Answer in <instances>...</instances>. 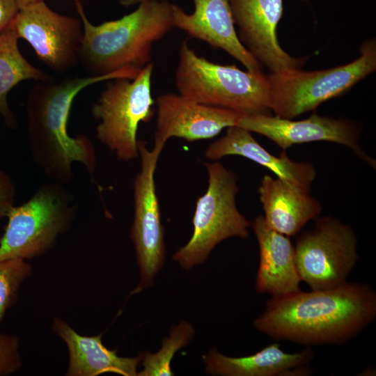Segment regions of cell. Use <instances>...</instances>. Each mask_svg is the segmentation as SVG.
Wrapping results in <instances>:
<instances>
[{"instance_id":"6da1fadb","label":"cell","mask_w":376,"mask_h":376,"mask_svg":"<svg viewBox=\"0 0 376 376\" xmlns=\"http://www.w3.org/2000/svg\"><path fill=\"white\" fill-rule=\"evenodd\" d=\"M376 318V293L368 284L347 283L272 297L256 318L257 330L276 340L307 347L343 345Z\"/></svg>"},{"instance_id":"7a4b0ae2","label":"cell","mask_w":376,"mask_h":376,"mask_svg":"<svg viewBox=\"0 0 376 376\" xmlns=\"http://www.w3.org/2000/svg\"><path fill=\"white\" fill-rule=\"evenodd\" d=\"M123 70L104 76L68 77L59 81H37L26 101L27 136L33 161L51 181L72 182L74 162L81 164L93 176L97 166L94 146L84 134L68 133V120L73 100L85 88L103 81L130 79Z\"/></svg>"},{"instance_id":"3957f363","label":"cell","mask_w":376,"mask_h":376,"mask_svg":"<svg viewBox=\"0 0 376 376\" xmlns=\"http://www.w3.org/2000/svg\"><path fill=\"white\" fill-rule=\"evenodd\" d=\"M83 25L79 63L89 76L141 71L151 63L152 46L173 28V4L148 0L133 12L100 24L88 19L81 0H73Z\"/></svg>"},{"instance_id":"277c9868","label":"cell","mask_w":376,"mask_h":376,"mask_svg":"<svg viewBox=\"0 0 376 376\" xmlns=\"http://www.w3.org/2000/svg\"><path fill=\"white\" fill-rule=\"evenodd\" d=\"M175 83L180 95L198 103L244 115L271 112L267 75L210 61L198 56L187 40L179 49Z\"/></svg>"},{"instance_id":"5b68a950","label":"cell","mask_w":376,"mask_h":376,"mask_svg":"<svg viewBox=\"0 0 376 376\" xmlns=\"http://www.w3.org/2000/svg\"><path fill=\"white\" fill-rule=\"evenodd\" d=\"M77 211V199L65 185L52 181L42 185L7 214L0 238V260H27L47 253L70 229Z\"/></svg>"},{"instance_id":"8992f818","label":"cell","mask_w":376,"mask_h":376,"mask_svg":"<svg viewBox=\"0 0 376 376\" xmlns=\"http://www.w3.org/2000/svg\"><path fill=\"white\" fill-rule=\"evenodd\" d=\"M375 70L376 42L372 38L363 42L359 57L347 64L313 71L288 68L271 72L267 75L270 110L280 118L293 119L348 91Z\"/></svg>"},{"instance_id":"52a82bcc","label":"cell","mask_w":376,"mask_h":376,"mask_svg":"<svg viewBox=\"0 0 376 376\" xmlns=\"http://www.w3.org/2000/svg\"><path fill=\"white\" fill-rule=\"evenodd\" d=\"M208 185L196 201L189 242L173 256L184 269L203 263L213 249L232 237L246 238L251 223L238 210V178L221 162H205Z\"/></svg>"},{"instance_id":"ba28073f","label":"cell","mask_w":376,"mask_h":376,"mask_svg":"<svg viewBox=\"0 0 376 376\" xmlns=\"http://www.w3.org/2000/svg\"><path fill=\"white\" fill-rule=\"evenodd\" d=\"M153 67L150 63L133 79H112L92 107L93 117L99 120L97 139L120 161L130 162L139 156V125L153 116Z\"/></svg>"},{"instance_id":"9c48e42d","label":"cell","mask_w":376,"mask_h":376,"mask_svg":"<svg viewBox=\"0 0 376 376\" xmlns=\"http://www.w3.org/2000/svg\"><path fill=\"white\" fill-rule=\"evenodd\" d=\"M315 220L314 228L301 233L294 246L301 281L311 290L342 285L359 258L356 234L352 227L334 217H318Z\"/></svg>"},{"instance_id":"30bf717a","label":"cell","mask_w":376,"mask_h":376,"mask_svg":"<svg viewBox=\"0 0 376 376\" xmlns=\"http://www.w3.org/2000/svg\"><path fill=\"white\" fill-rule=\"evenodd\" d=\"M163 148L154 143L153 148L148 149L144 141H138L141 170L133 183L134 214L131 238L135 248L141 280L132 294L151 285L155 276L164 263V228L154 177Z\"/></svg>"},{"instance_id":"8fae6325","label":"cell","mask_w":376,"mask_h":376,"mask_svg":"<svg viewBox=\"0 0 376 376\" xmlns=\"http://www.w3.org/2000/svg\"><path fill=\"white\" fill-rule=\"evenodd\" d=\"M11 26L53 71L65 73L79 63L84 33L79 17L60 14L38 0L20 8Z\"/></svg>"},{"instance_id":"7c38bea8","label":"cell","mask_w":376,"mask_h":376,"mask_svg":"<svg viewBox=\"0 0 376 376\" xmlns=\"http://www.w3.org/2000/svg\"><path fill=\"white\" fill-rule=\"evenodd\" d=\"M237 126L267 137L283 151L293 145L314 141H329L343 145L375 169V160L359 146L362 126L356 121L322 116L315 113L299 120L256 113L243 115Z\"/></svg>"},{"instance_id":"4fadbf2b","label":"cell","mask_w":376,"mask_h":376,"mask_svg":"<svg viewBox=\"0 0 376 376\" xmlns=\"http://www.w3.org/2000/svg\"><path fill=\"white\" fill-rule=\"evenodd\" d=\"M240 42L271 72L300 68L306 58H295L280 46L276 26L283 15V0H229Z\"/></svg>"},{"instance_id":"5bb4252c","label":"cell","mask_w":376,"mask_h":376,"mask_svg":"<svg viewBox=\"0 0 376 376\" xmlns=\"http://www.w3.org/2000/svg\"><path fill=\"white\" fill-rule=\"evenodd\" d=\"M154 143L164 146L171 138L192 142L217 136L224 129L237 125L240 112L191 100L179 93H165L156 99Z\"/></svg>"},{"instance_id":"9a60e30c","label":"cell","mask_w":376,"mask_h":376,"mask_svg":"<svg viewBox=\"0 0 376 376\" xmlns=\"http://www.w3.org/2000/svg\"><path fill=\"white\" fill-rule=\"evenodd\" d=\"M194 10L187 13L173 4L174 27L191 38L222 49L240 62L247 70L263 71V67L240 42L235 28L229 0H193Z\"/></svg>"},{"instance_id":"2e32d148","label":"cell","mask_w":376,"mask_h":376,"mask_svg":"<svg viewBox=\"0 0 376 376\" xmlns=\"http://www.w3.org/2000/svg\"><path fill=\"white\" fill-rule=\"evenodd\" d=\"M251 132L237 125L227 128L226 133L207 148L205 156L212 161L237 155L268 169L278 178L310 191L316 178V170L308 162H295L285 151L279 157L268 152L253 137Z\"/></svg>"},{"instance_id":"e0dca14e","label":"cell","mask_w":376,"mask_h":376,"mask_svg":"<svg viewBox=\"0 0 376 376\" xmlns=\"http://www.w3.org/2000/svg\"><path fill=\"white\" fill-rule=\"evenodd\" d=\"M251 227L256 237L260 253L256 290L272 297H280L300 290L295 248L290 237L280 233L256 217Z\"/></svg>"},{"instance_id":"ac0fdd59","label":"cell","mask_w":376,"mask_h":376,"mask_svg":"<svg viewBox=\"0 0 376 376\" xmlns=\"http://www.w3.org/2000/svg\"><path fill=\"white\" fill-rule=\"evenodd\" d=\"M314 352L307 347L301 352L288 353L278 343H272L258 352L241 357H231L211 350L203 357L207 374L222 376H308L313 374L309 363Z\"/></svg>"},{"instance_id":"d6986e66","label":"cell","mask_w":376,"mask_h":376,"mask_svg":"<svg viewBox=\"0 0 376 376\" xmlns=\"http://www.w3.org/2000/svg\"><path fill=\"white\" fill-rule=\"evenodd\" d=\"M309 191L265 175L258 194L266 224L288 237L297 235L322 211L321 204Z\"/></svg>"},{"instance_id":"ffe728a7","label":"cell","mask_w":376,"mask_h":376,"mask_svg":"<svg viewBox=\"0 0 376 376\" xmlns=\"http://www.w3.org/2000/svg\"><path fill=\"white\" fill-rule=\"evenodd\" d=\"M52 329L68 347L69 361L65 375L95 376L106 373L136 375L141 354L136 357H119L116 351L104 345L102 334L82 336L60 318L53 320Z\"/></svg>"},{"instance_id":"44dd1931","label":"cell","mask_w":376,"mask_h":376,"mask_svg":"<svg viewBox=\"0 0 376 376\" xmlns=\"http://www.w3.org/2000/svg\"><path fill=\"white\" fill-rule=\"evenodd\" d=\"M18 40L11 24L0 34V116L12 128L17 127V121L7 101L10 90L26 80H52L48 74L24 57L19 49Z\"/></svg>"},{"instance_id":"7402d4cb","label":"cell","mask_w":376,"mask_h":376,"mask_svg":"<svg viewBox=\"0 0 376 376\" xmlns=\"http://www.w3.org/2000/svg\"><path fill=\"white\" fill-rule=\"evenodd\" d=\"M194 329L185 321L172 327L170 336L164 339L162 348L156 353L144 352L142 355L143 369L137 372L138 376H172L171 360L178 350L187 345L192 339Z\"/></svg>"},{"instance_id":"603a6c76","label":"cell","mask_w":376,"mask_h":376,"mask_svg":"<svg viewBox=\"0 0 376 376\" xmlns=\"http://www.w3.org/2000/svg\"><path fill=\"white\" fill-rule=\"evenodd\" d=\"M32 267L22 259L0 260V324L15 303L22 283L31 275Z\"/></svg>"},{"instance_id":"cb8c5ba5","label":"cell","mask_w":376,"mask_h":376,"mask_svg":"<svg viewBox=\"0 0 376 376\" xmlns=\"http://www.w3.org/2000/svg\"><path fill=\"white\" fill-rule=\"evenodd\" d=\"M22 365L18 338L13 335L0 334V376L15 373Z\"/></svg>"},{"instance_id":"d4e9b609","label":"cell","mask_w":376,"mask_h":376,"mask_svg":"<svg viewBox=\"0 0 376 376\" xmlns=\"http://www.w3.org/2000/svg\"><path fill=\"white\" fill-rule=\"evenodd\" d=\"M15 187L10 177L0 169V219L14 206Z\"/></svg>"},{"instance_id":"484cf974","label":"cell","mask_w":376,"mask_h":376,"mask_svg":"<svg viewBox=\"0 0 376 376\" xmlns=\"http://www.w3.org/2000/svg\"><path fill=\"white\" fill-rule=\"evenodd\" d=\"M19 10L17 0H0V34L10 26Z\"/></svg>"},{"instance_id":"4316f807","label":"cell","mask_w":376,"mask_h":376,"mask_svg":"<svg viewBox=\"0 0 376 376\" xmlns=\"http://www.w3.org/2000/svg\"><path fill=\"white\" fill-rule=\"evenodd\" d=\"M118 2L124 6H130L136 4H140L142 2L148 1V0H118Z\"/></svg>"},{"instance_id":"83f0119b","label":"cell","mask_w":376,"mask_h":376,"mask_svg":"<svg viewBox=\"0 0 376 376\" xmlns=\"http://www.w3.org/2000/svg\"><path fill=\"white\" fill-rule=\"evenodd\" d=\"M18 3H19V8L27 5V4H29L31 3H33L34 1H36L38 0H17Z\"/></svg>"},{"instance_id":"f1b7e54d","label":"cell","mask_w":376,"mask_h":376,"mask_svg":"<svg viewBox=\"0 0 376 376\" xmlns=\"http://www.w3.org/2000/svg\"></svg>"}]
</instances>
